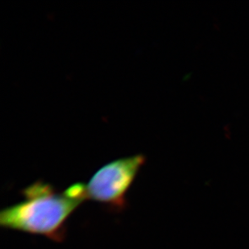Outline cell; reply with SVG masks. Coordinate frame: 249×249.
Wrapping results in <instances>:
<instances>
[{"label":"cell","instance_id":"6da1fadb","mask_svg":"<svg viewBox=\"0 0 249 249\" xmlns=\"http://www.w3.org/2000/svg\"><path fill=\"white\" fill-rule=\"evenodd\" d=\"M24 199L0 212L2 228L43 235L55 242L66 239V223L84 201L69 189L62 193L37 181L21 192Z\"/></svg>","mask_w":249,"mask_h":249},{"label":"cell","instance_id":"7a4b0ae2","mask_svg":"<svg viewBox=\"0 0 249 249\" xmlns=\"http://www.w3.org/2000/svg\"><path fill=\"white\" fill-rule=\"evenodd\" d=\"M145 162L143 155L120 158L102 167L85 185L87 199L115 212L127 207L126 195Z\"/></svg>","mask_w":249,"mask_h":249}]
</instances>
